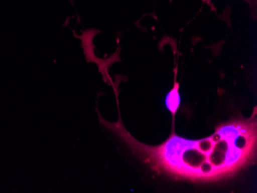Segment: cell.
I'll use <instances>...</instances> for the list:
<instances>
[{
	"label": "cell",
	"mask_w": 257,
	"mask_h": 193,
	"mask_svg": "<svg viewBox=\"0 0 257 193\" xmlns=\"http://www.w3.org/2000/svg\"><path fill=\"white\" fill-rule=\"evenodd\" d=\"M210 1H211V0H203V3H206V4H210Z\"/></svg>",
	"instance_id": "3957f363"
},
{
	"label": "cell",
	"mask_w": 257,
	"mask_h": 193,
	"mask_svg": "<svg viewBox=\"0 0 257 193\" xmlns=\"http://www.w3.org/2000/svg\"><path fill=\"white\" fill-rule=\"evenodd\" d=\"M179 88H180L179 83H175L174 88L170 91L166 98V105L169 110L173 113L177 112L180 106V98L179 94Z\"/></svg>",
	"instance_id": "7a4b0ae2"
},
{
	"label": "cell",
	"mask_w": 257,
	"mask_h": 193,
	"mask_svg": "<svg viewBox=\"0 0 257 193\" xmlns=\"http://www.w3.org/2000/svg\"><path fill=\"white\" fill-rule=\"evenodd\" d=\"M102 126L112 132L152 170L177 180L212 183L234 176L255 160L257 125L255 112L249 119H232L216 128L213 135L188 140L172 133L159 145L138 142L125 129L122 119Z\"/></svg>",
	"instance_id": "6da1fadb"
}]
</instances>
